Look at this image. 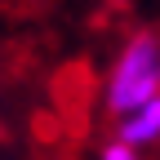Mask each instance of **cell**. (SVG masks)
Masks as SVG:
<instances>
[{"label":"cell","instance_id":"obj_1","mask_svg":"<svg viewBox=\"0 0 160 160\" xmlns=\"http://www.w3.org/2000/svg\"><path fill=\"white\" fill-rule=\"evenodd\" d=\"M160 98V36L156 31H133L116 49L107 80H102V107L120 120L138 107Z\"/></svg>","mask_w":160,"mask_h":160},{"label":"cell","instance_id":"obj_2","mask_svg":"<svg viewBox=\"0 0 160 160\" xmlns=\"http://www.w3.org/2000/svg\"><path fill=\"white\" fill-rule=\"evenodd\" d=\"M116 138L129 142V147H138V151L156 147V142H160V98H151L147 107H138V111H129V116H120V120H116Z\"/></svg>","mask_w":160,"mask_h":160},{"label":"cell","instance_id":"obj_3","mask_svg":"<svg viewBox=\"0 0 160 160\" xmlns=\"http://www.w3.org/2000/svg\"><path fill=\"white\" fill-rule=\"evenodd\" d=\"M98 160H142V151L129 147V142H120V138H107V142L98 147Z\"/></svg>","mask_w":160,"mask_h":160}]
</instances>
